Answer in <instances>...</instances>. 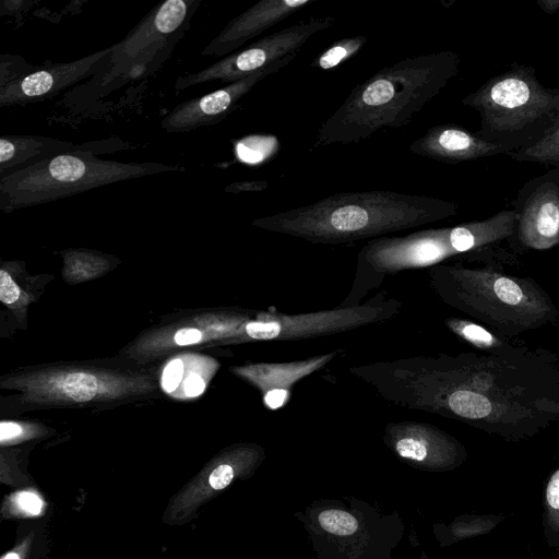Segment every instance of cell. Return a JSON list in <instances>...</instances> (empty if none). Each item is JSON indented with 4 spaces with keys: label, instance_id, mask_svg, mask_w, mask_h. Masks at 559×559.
I'll list each match as a JSON object with an SVG mask.
<instances>
[{
    "label": "cell",
    "instance_id": "6da1fadb",
    "mask_svg": "<svg viewBox=\"0 0 559 559\" xmlns=\"http://www.w3.org/2000/svg\"><path fill=\"white\" fill-rule=\"evenodd\" d=\"M348 372L394 406L460 420L507 441L526 440L559 421V368L522 347L382 360Z\"/></svg>",
    "mask_w": 559,
    "mask_h": 559
},
{
    "label": "cell",
    "instance_id": "7a4b0ae2",
    "mask_svg": "<svg viewBox=\"0 0 559 559\" xmlns=\"http://www.w3.org/2000/svg\"><path fill=\"white\" fill-rule=\"evenodd\" d=\"M457 212V203L428 195L352 191L255 218L252 225L311 243L346 245L429 225Z\"/></svg>",
    "mask_w": 559,
    "mask_h": 559
},
{
    "label": "cell",
    "instance_id": "3957f363",
    "mask_svg": "<svg viewBox=\"0 0 559 559\" xmlns=\"http://www.w3.org/2000/svg\"><path fill=\"white\" fill-rule=\"evenodd\" d=\"M460 57L442 50L405 58L354 86L318 129L313 148L365 141L408 124L457 74Z\"/></svg>",
    "mask_w": 559,
    "mask_h": 559
},
{
    "label": "cell",
    "instance_id": "277c9868",
    "mask_svg": "<svg viewBox=\"0 0 559 559\" xmlns=\"http://www.w3.org/2000/svg\"><path fill=\"white\" fill-rule=\"evenodd\" d=\"M427 281L443 304L486 323L502 337H514L558 318L551 298L531 278L440 263L427 269Z\"/></svg>",
    "mask_w": 559,
    "mask_h": 559
},
{
    "label": "cell",
    "instance_id": "5b68a950",
    "mask_svg": "<svg viewBox=\"0 0 559 559\" xmlns=\"http://www.w3.org/2000/svg\"><path fill=\"white\" fill-rule=\"evenodd\" d=\"M477 111L475 133L507 154L527 147L559 124V87L540 83L533 67L512 63L462 99Z\"/></svg>",
    "mask_w": 559,
    "mask_h": 559
},
{
    "label": "cell",
    "instance_id": "8992f818",
    "mask_svg": "<svg viewBox=\"0 0 559 559\" xmlns=\"http://www.w3.org/2000/svg\"><path fill=\"white\" fill-rule=\"evenodd\" d=\"M294 516L302 524L316 559H392L405 533L396 511L382 513L356 497L317 499Z\"/></svg>",
    "mask_w": 559,
    "mask_h": 559
},
{
    "label": "cell",
    "instance_id": "52a82bcc",
    "mask_svg": "<svg viewBox=\"0 0 559 559\" xmlns=\"http://www.w3.org/2000/svg\"><path fill=\"white\" fill-rule=\"evenodd\" d=\"M183 170L160 163H122L81 154H60L0 178V209L12 212L119 181Z\"/></svg>",
    "mask_w": 559,
    "mask_h": 559
},
{
    "label": "cell",
    "instance_id": "ba28073f",
    "mask_svg": "<svg viewBox=\"0 0 559 559\" xmlns=\"http://www.w3.org/2000/svg\"><path fill=\"white\" fill-rule=\"evenodd\" d=\"M403 304L389 296L385 290L354 307L336 306L332 309L287 314L258 311L254 319L246 323L243 336L238 341H302L331 336L395 318Z\"/></svg>",
    "mask_w": 559,
    "mask_h": 559
},
{
    "label": "cell",
    "instance_id": "9c48e42d",
    "mask_svg": "<svg viewBox=\"0 0 559 559\" xmlns=\"http://www.w3.org/2000/svg\"><path fill=\"white\" fill-rule=\"evenodd\" d=\"M333 16L309 17L266 35L213 64L178 76L175 88L183 91L210 81L233 83L247 78L288 55L299 52L310 37L331 27Z\"/></svg>",
    "mask_w": 559,
    "mask_h": 559
},
{
    "label": "cell",
    "instance_id": "30bf717a",
    "mask_svg": "<svg viewBox=\"0 0 559 559\" xmlns=\"http://www.w3.org/2000/svg\"><path fill=\"white\" fill-rule=\"evenodd\" d=\"M201 2L166 0L152 9L122 40L111 46V69L106 82L147 73L153 57L182 36Z\"/></svg>",
    "mask_w": 559,
    "mask_h": 559
},
{
    "label": "cell",
    "instance_id": "8fae6325",
    "mask_svg": "<svg viewBox=\"0 0 559 559\" xmlns=\"http://www.w3.org/2000/svg\"><path fill=\"white\" fill-rule=\"evenodd\" d=\"M138 380L106 371L53 369L25 377L19 388L33 401L74 404L139 392L141 383Z\"/></svg>",
    "mask_w": 559,
    "mask_h": 559
},
{
    "label": "cell",
    "instance_id": "7c38bea8",
    "mask_svg": "<svg viewBox=\"0 0 559 559\" xmlns=\"http://www.w3.org/2000/svg\"><path fill=\"white\" fill-rule=\"evenodd\" d=\"M382 439L396 457L421 472H450L467 459L461 441L428 423H388Z\"/></svg>",
    "mask_w": 559,
    "mask_h": 559
},
{
    "label": "cell",
    "instance_id": "4fadbf2b",
    "mask_svg": "<svg viewBox=\"0 0 559 559\" xmlns=\"http://www.w3.org/2000/svg\"><path fill=\"white\" fill-rule=\"evenodd\" d=\"M515 236L526 248L548 250L559 245V168L526 181L513 201Z\"/></svg>",
    "mask_w": 559,
    "mask_h": 559
},
{
    "label": "cell",
    "instance_id": "5bb4252c",
    "mask_svg": "<svg viewBox=\"0 0 559 559\" xmlns=\"http://www.w3.org/2000/svg\"><path fill=\"white\" fill-rule=\"evenodd\" d=\"M297 55H288L247 78L176 106L162 119L160 127L166 132L183 133L221 122L260 81L284 69Z\"/></svg>",
    "mask_w": 559,
    "mask_h": 559
},
{
    "label": "cell",
    "instance_id": "9a60e30c",
    "mask_svg": "<svg viewBox=\"0 0 559 559\" xmlns=\"http://www.w3.org/2000/svg\"><path fill=\"white\" fill-rule=\"evenodd\" d=\"M111 51L110 46L74 61L36 67L0 87V106L26 105L52 98L62 90L92 75Z\"/></svg>",
    "mask_w": 559,
    "mask_h": 559
},
{
    "label": "cell",
    "instance_id": "2e32d148",
    "mask_svg": "<svg viewBox=\"0 0 559 559\" xmlns=\"http://www.w3.org/2000/svg\"><path fill=\"white\" fill-rule=\"evenodd\" d=\"M342 352L336 349L287 362L247 364L233 367L231 371L260 392L267 409L276 411L287 404L297 382L328 365Z\"/></svg>",
    "mask_w": 559,
    "mask_h": 559
},
{
    "label": "cell",
    "instance_id": "e0dca14e",
    "mask_svg": "<svg viewBox=\"0 0 559 559\" xmlns=\"http://www.w3.org/2000/svg\"><path fill=\"white\" fill-rule=\"evenodd\" d=\"M314 1L260 0L230 20L205 46L202 56L226 57Z\"/></svg>",
    "mask_w": 559,
    "mask_h": 559
},
{
    "label": "cell",
    "instance_id": "ac0fdd59",
    "mask_svg": "<svg viewBox=\"0 0 559 559\" xmlns=\"http://www.w3.org/2000/svg\"><path fill=\"white\" fill-rule=\"evenodd\" d=\"M409 151L447 164H459L507 154L501 146L452 123L431 127L424 135L411 143Z\"/></svg>",
    "mask_w": 559,
    "mask_h": 559
},
{
    "label": "cell",
    "instance_id": "d6986e66",
    "mask_svg": "<svg viewBox=\"0 0 559 559\" xmlns=\"http://www.w3.org/2000/svg\"><path fill=\"white\" fill-rule=\"evenodd\" d=\"M76 151L64 140L40 135L0 136V178L28 168L50 157Z\"/></svg>",
    "mask_w": 559,
    "mask_h": 559
},
{
    "label": "cell",
    "instance_id": "ffe728a7",
    "mask_svg": "<svg viewBox=\"0 0 559 559\" xmlns=\"http://www.w3.org/2000/svg\"><path fill=\"white\" fill-rule=\"evenodd\" d=\"M218 364L198 355H179L164 367L160 385L165 393L177 399L200 396L217 369Z\"/></svg>",
    "mask_w": 559,
    "mask_h": 559
},
{
    "label": "cell",
    "instance_id": "44dd1931",
    "mask_svg": "<svg viewBox=\"0 0 559 559\" xmlns=\"http://www.w3.org/2000/svg\"><path fill=\"white\" fill-rule=\"evenodd\" d=\"M516 218L513 209H503L485 219L452 226L457 252L471 253L515 236Z\"/></svg>",
    "mask_w": 559,
    "mask_h": 559
},
{
    "label": "cell",
    "instance_id": "7402d4cb",
    "mask_svg": "<svg viewBox=\"0 0 559 559\" xmlns=\"http://www.w3.org/2000/svg\"><path fill=\"white\" fill-rule=\"evenodd\" d=\"M503 520L502 514H461L448 524H433L432 533L440 547H448L473 537L489 534Z\"/></svg>",
    "mask_w": 559,
    "mask_h": 559
},
{
    "label": "cell",
    "instance_id": "603a6c76",
    "mask_svg": "<svg viewBox=\"0 0 559 559\" xmlns=\"http://www.w3.org/2000/svg\"><path fill=\"white\" fill-rule=\"evenodd\" d=\"M542 527L547 545L559 552V466L545 485Z\"/></svg>",
    "mask_w": 559,
    "mask_h": 559
},
{
    "label": "cell",
    "instance_id": "cb8c5ba5",
    "mask_svg": "<svg viewBox=\"0 0 559 559\" xmlns=\"http://www.w3.org/2000/svg\"><path fill=\"white\" fill-rule=\"evenodd\" d=\"M444 324L457 337L485 352L503 350L512 346L481 325L468 320L448 318Z\"/></svg>",
    "mask_w": 559,
    "mask_h": 559
},
{
    "label": "cell",
    "instance_id": "d4e9b609",
    "mask_svg": "<svg viewBox=\"0 0 559 559\" xmlns=\"http://www.w3.org/2000/svg\"><path fill=\"white\" fill-rule=\"evenodd\" d=\"M518 162H530L559 168V124L536 143L507 154Z\"/></svg>",
    "mask_w": 559,
    "mask_h": 559
},
{
    "label": "cell",
    "instance_id": "484cf974",
    "mask_svg": "<svg viewBox=\"0 0 559 559\" xmlns=\"http://www.w3.org/2000/svg\"><path fill=\"white\" fill-rule=\"evenodd\" d=\"M367 41L368 38L365 35L349 36L334 41L312 61L311 67L323 71L332 70L357 55Z\"/></svg>",
    "mask_w": 559,
    "mask_h": 559
},
{
    "label": "cell",
    "instance_id": "4316f807",
    "mask_svg": "<svg viewBox=\"0 0 559 559\" xmlns=\"http://www.w3.org/2000/svg\"><path fill=\"white\" fill-rule=\"evenodd\" d=\"M66 274L75 281H83L96 275L97 271H104L107 261L98 254L90 251L71 250L64 254Z\"/></svg>",
    "mask_w": 559,
    "mask_h": 559
},
{
    "label": "cell",
    "instance_id": "83f0119b",
    "mask_svg": "<svg viewBox=\"0 0 559 559\" xmlns=\"http://www.w3.org/2000/svg\"><path fill=\"white\" fill-rule=\"evenodd\" d=\"M23 292L11 274L4 269L0 271V300L7 306H15L21 300Z\"/></svg>",
    "mask_w": 559,
    "mask_h": 559
},
{
    "label": "cell",
    "instance_id": "f1b7e54d",
    "mask_svg": "<svg viewBox=\"0 0 559 559\" xmlns=\"http://www.w3.org/2000/svg\"><path fill=\"white\" fill-rule=\"evenodd\" d=\"M203 338V331L193 326L181 328L174 334V342L178 346L194 345L202 342Z\"/></svg>",
    "mask_w": 559,
    "mask_h": 559
},
{
    "label": "cell",
    "instance_id": "f546056e",
    "mask_svg": "<svg viewBox=\"0 0 559 559\" xmlns=\"http://www.w3.org/2000/svg\"><path fill=\"white\" fill-rule=\"evenodd\" d=\"M15 501L21 510L29 514H38L43 508V502L39 497L29 491L20 492Z\"/></svg>",
    "mask_w": 559,
    "mask_h": 559
},
{
    "label": "cell",
    "instance_id": "4dcf8cb0",
    "mask_svg": "<svg viewBox=\"0 0 559 559\" xmlns=\"http://www.w3.org/2000/svg\"><path fill=\"white\" fill-rule=\"evenodd\" d=\"M267 181L255 180V181H242L233 182L228 185L225 190L231 193L247 192V191H262L267 188Z\"/></svg>",
    "mask_w": 559,
    "mask_h": 559
},
{
    "label": "cell",
    "instance_id": "1f68e13d",
    "mask_svg": "<svg viewBox=\"0 0 559 559\" xmlns=\"http://www.w3.org/2000/svg\"><path fill=\"white\" fill-rule=\"evenodd\" d=\"M23 427L14 421H2L0 426L1 442L14 440L23 435Z\"/></svg>",
    "mask_w": 559,
    "mask_h": 559
},
{
    "label": "cell",
    "instance_id": "d6a6232c",
    "mask_svg": "<svg viewBox=\"0 0 559 559\" xmlns=\"http://www.w3.org/2000/svg\"><path fill=\"white\" fill-rule=\"evenodd\" d=\"M537 4L547 14H554L559 10V0H538Z\"/></svg>",
    "mask_w": 559,
    "mask_h": 559
},
{
    "label": "cell",
    "instance_id": "836d02e7",
    "mask_svg": "<svg viewBox=\"0 0 559 559\" xmlns=\"http://www.w3.org/2000/svg\"><path fill=\"white\" fill-rule=\"evenodd\" d=\"M3 559H20V557L15 552H10L7 556H4Z\"/></svg>",
    "mask_w": 559,
    "mask_h": 559
},
{
    "label": "cell",
    "instance_id": "e575fe53",
    "mask_svg": "<svg viewBox=\"0 0 559 559\" xmlns=\"http://www.w3.org/2000/svg\"><path fill=\"white\" fill-rule=\"evenodd\" d=\"M419 559H430L426 551H421Z\"/></svg>",
    "mask_w": 559,
    "mask_h": 559
}]
</instances>
